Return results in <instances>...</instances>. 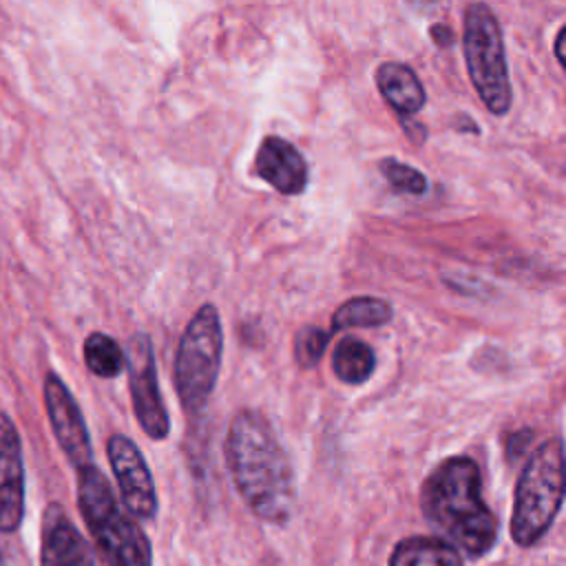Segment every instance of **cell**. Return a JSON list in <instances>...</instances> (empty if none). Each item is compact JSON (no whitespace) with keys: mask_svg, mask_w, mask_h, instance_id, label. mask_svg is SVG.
I'll list each match as a JSON object with an SVG mask.
<instances>
[{"mask_svg":"<svg viewBox=\"0 0 566 566\" xmlns=\"http://www.w3.org/2000/svg\"><path fill=\"white\" fill-rule=\"evenodd\" d=\"M223 453L232 484L250 513L268 524H287L296 509V480L270 420L254 409L234 413Z\"/></svg>","mask_w":566,"mask_h":566,"instance_id":"obj_1","label":"cell"},{"mask_svg":"<svg viewBox=\"0 0 566 566\" xmlns=\"http://www.w3.org/2000/svg\"><path fill=\"white\" fill-rule=\"evenodd\" d=\"M420 509L440 539L455 551L475 559L495 546L497 517L482 500L475 460L467 455L442 460L422 482Z\"/></svg>","mask_w":566,"mask_h":566,"instance_id":"obj_2","label":"cell"},{"mask_svg":"<svg viewBox=\"0 0 566 566\" xmlns=\"http://www.w3.org/2000/svg\"><path fill=\"white\" fill-rule=\"evenodd\" d=\"M77 473V509L106 566H153V546L137 520L122 506L106 475L86 464Z\"/></svg>","mask_w":566,"mask_h":566,"instance_id":"obj_3","label":"cell"},{"mask_svg":"<svg viewBox=\"0 0 566 566\" xmlns=\"http://www.w3.org/2000/svg\"><path fill=\"white\" fill-rule=\"evenodd\" d=\"M564 502V442L551 438L526 460L515 484L511 537L517 546L537 544L553 526Z\"/></svg>","mask_w":566,"mask_h":566,"instance_id":"obj_4","label":"cell"},{"mask_svg":"<svg viewBox=\"0 0 566 566\" xmlns=\"http://www.w3.org/2000/svg\"><path fill=\"white\" fill-rule=\"evenodd\" d=\"M221 354V316L212 303H206L188 321L172 367L175 389L188 413H199L208 405L219 378Z\"/></svg>","mask_w":566,"mask_h":566,"instance_id":"obj_5","label":"cell"},{"mask_svg":"<svg viewBox=\"0 0 566 566\" xmlns=\"http://www.w3.org/2000/svg\"><path fill=\"white\" fill-rule=\"evenodd\" d=\"M462 51L471 84L493 115H506L513 102L509 82L504 35L497 15L486 2H471L464 9Z\"/></svg>","mask_w":566,"mask_h":566,"instance_id":"obj_6","label":"cell"},{"mask_svg":"<svg viewBox=\"0 0 566 566\" xmlns=\"http://www.w3.org/2000/svg\"><path fill=\"white\" fill-rule=\"evenodd\" d=\"M124 356L135 418L150 440H166L170 433V416L159 391L150 336L144 332L133 334L124 349Z\"/></svg>","mask_w":566,"mask_h":566,"instance_id":"obj_7","label":"cell"},{"mask_svg":"<svg viewBox=\"0 0 566 566\" xmlns=\"http://www.w3.org/2000/svg\"><path fill=\"white\" fill-rule=\"evenodd\" d=\"M42 400L44 411L53 431V438L69 460V464L77 471L86 464H93V447L91 433L84 420V413L66 387V382L55 374L49 371L42 382Z\"/></svg>","mask_w":566,"mask_h":566,"instance_id":"obj_8","label":"cell"},{"mask_svg":"<svg viewBox=\"0 0 566 566\" xmlns=\"http://www.w3.org/2000/svg\"><path fill=\"white\" fill-rule=\"evenodd\" d=\"M106 455L124 509L135 520H153L157 513V489L139 447L128 436L113 433L106 440Z\"/></svg>","mask_w":566,"mask_h":566,"instance_id":"obj_9","label":"cell"},{"mask_svg":"<svg viewBox=\"0 0 566 566\" xmlns=\"http://www.w3.org/2000/svg\"><path fill=\"white\" fill-rule=\"evenodd\" d=\"M22 438L7 411H0V535H11L24 520Z\"/></svg>","mask_w":566,"mask_h":566,"instance_id":"obj_10","label":"cell"},{"mask_svg":"<svg viewBox=\"0 0 566 566\" xmlns=\"http://www.w3.org/2000/svg\"><path fill=\"white\" fill-rule=\"evenodd\" d=\"M40 566H99L93 546L57 502L42 513Z\"/></svg>","mask_w":566,"mask_h":566,"instance_id":"obj_11","label":"cell"},{"mask_svg":"<svg viewBox=\"0 0 566 566\" xmlns=\"http://www.w3.org/2000/svg\"><path fill=\"white\" fill-rule=\"evenodd\" d=\"M254 170L281 195H301L310 177L307 161L301 150L279 135H268L259 144Z\"/></svg>","mask_w":566,"mask_h":566,"instance_id":"obj_12","label":"cell"},{"mask_svg":"<svg viewBox=\"0 0 566 566\" xmlns=\"http://www.w3.org/2000/svg\"><path fill=\"white\" fill-rule=\"evenodd\" d=\"M376 86L398 117L416 115L427 102L416 71L402 62H382L376 69Z\"/></svg>","mask_w":566,"mask_h":566,"instance_id":"obj_13","label":"cell"},{"mask_svg":"<svg viewBox=\"0 0 566 566\" xmlns=\"http://www.w3.org/2000/svg\"><path fill=\"white\" fill-rule=\"evenodd\" d=\"M389 566H464V562L460 551L440 537L409 535L394 546Z\"/></svg>","mask_w":566,"mask_h":566,"instance_id":"obj_14","label":"cell"},{"mask_svg":"<svg viewBox=\"0 0 566 566\" xmlns=\"http://www.w3.org/2000/svg\"><path fill=\"white\" fill-rule=\"evenodd\" d=\"M376 367L374 349L354 336H345L336 343L332 354L334 376L345 385H365Z\"/></svg>","mask_w":566,"mask_h":566,"instance_id":"obj_15","label":"cell"},{"mask_svg":"<svg viewBox=\"0 0 566 566\" xmlns=\"http://www.w3.org/2000/svg\"><path fill=\"white\" fill-rule=\"evenodd\" d=\"M391 321V307L387 301L376 296H354L336 307L332 314V329H352V327H380Z\"/></svg>","mask_w":566,"mask_h":566,"instance_id":"obj_16","label":"cell"},{"mask_svg":"<svg viewBox=\"0 0 566 566\" xmlns=\"http://www.w3.org/2000/svg\"><path fill=\"white\" fill-rule=\"evenodd\" d=\"M82 354L86 369L97 378H117L124 371V349L113 336L104 332H91L84 338Z\"/></svg>","mask_w":566,"mask_h":566,"instance_id":"obj_17","label":"cell"},{"mask_svg":"<svg viewBox=\"0 0 566 566\" xmlns=\"http://www.w3.org/2000/svg\"><path fill=\"white\" fill-rule=\"evenodd\" d=\"M332 332L321 329L316 325H305L294 336V360L303 369H312L323 358L327 345H329Z\"/></svg>","mask_w":566,"mask_h":566,"instance_id":"obj_18","label":"cell"},{"mask_svg":"<svg viewBox=\"0 0 566 566\" xmlns=\"http://www.w3.org/2000/svg\"><path fill=\"white\" fill-rule=\"evenodd\" d=\"M380 172L396 192L422 195L427 190V177L420 170H416L413 166L402 164L394 157H387L380 161Z\"/></svg>","mask_w":566,"mask_h":566,"instance_id":"obj_19","label":"cell"},{"mask_svg":"<svg viewBox=\"0 0 566 566\" xmlns=\"http://www.w3.org/2000/svg\"><path fill=\"white\" fill-rule=\"evenodd\" d=\"M431 35L438 42V46H449L453 42V31L447 24H433Z\"/></svg>","mask_w":566,"mask_h":566,"instance_id":"obj_20","label":"cell"},{"mask_svg":"<svg viewBox=\"0 0 566 566\" xmlns=\"http://www.w3.org/2000/svg\"><path fill=\"white\" fill-rule=\"evenodd\" d=\"M564 33H566V29L562 27V29L557 31V38H555V53H557L559 64H564V53H562V46H564Z\"/></svg>","mask_w":566,"mask_h":566,"instance_id":"obj_21","label":"cell"},{"mask_svg":"<svg viewBox=\"0 0 566 566\" xmlns=\"http://www.w3.org/2000/svg\"><path fill=\"white\" fill-rule=\"evenodd\" d=\"M413 7H418V9H427V7H431L436 0H409Z\"/></svg>","mask_w":566,"mask_h":566,"instance_id":"obj_22","label":"cell"}]
</instances>
